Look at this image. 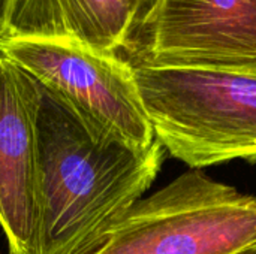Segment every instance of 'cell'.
<instances>
[{"mask_svg":"<svg viewBox=\"0 0 256 254\" xmlns=\"http://www.w3.org/2000/svg\"><path fill=\"white\" fill-rule=\"evenodd\" d=\"M134 37L130 0H12L3 42L57 40L120 55Z\"/></svg>","mask_w":256,"mask_h":254,"instance_id":"52a82bcc","label":"cell"},{"mask_svg":"<svg viewBox=\"0 0 256 254\" xmlns=\"http://www.w3.org/2000/svg\"><path fill=\"white\" fill-rule=\"evenodd\" d=\"M0 55L60 97L93 129L138 148L156 141L132 67L122 55L40 39L6 40Z\"/></svg>","mask_w":256,"mask_h":254,"instance_id":"277c9868","label":"cell"},{"mask_svg":"<svg viewBox=\"0 0 256 254\" xmlns=\"http://www.w3.org/2000/svg\"><path fill=\"white\" fill-rule=\"evenodd\" d=\"M128 63L154 138L172 157L190 169L256 162V70Z\"/></svg>","mask_w":256,"mask_h":254,"instance_id":"7a4b0ae2","label":"cell"},{"mask_svg":"<svg viewBox=\"0 0 256 254\" xmlns=\"http://www.w3.org/2000/svg\"><path fill=\"white\" fill-rule=\"evenodd\" d=\"M130 1H132V12H134V22H135V36H136L138 30L142 27L144 21L150 15L156 0H130Z\"/></svg>","mask_w":256,"mask_h":254,"instance_id":"ba28073f","label":"cell"},{"mask_svg":"<svg viewBox=\"0 0 256 254\" xmlns=\"http://www.w3.org/2000/svg\"><path fill=\"white\" fill-rule=\"evenodd\" d=\"M90 254H256V196L190 169L141 198Z\"/></svg>","mask_w":256,"mask_h":254,"instance_id":"3957f363","label":"cell"},{"mask_svg":"<svg viewBox=\"0 0 256 254\" xmlns=\"http://www.w3.org/2000/svg\"><path fill=\"white\" fill-rule=\"evenodd\" d=\"M39 84L0 57V228L9 254H42Z\"/></svg>","mask_w":256,"mask_h":254,"instance_id":"8992f818","label":"cell"},{"mask_svg":"<svg viewBox=\"0 0 256 254\" xmlns=\"http://www.w3.org/2000/svg\"><path fill=\"white\" fill-rule=\"evenodd\" d=\"M10 3H12V0H0V48H2V43L4 40L6 22H8V15H9Z\"/></svg>","mask_w":256,"mask_h":254,"instance_id":"9c48e42d","label":"cell"},{"mask_svg":"<svg viewBox=\"0 0 256 254\" xmlns=\"http://www.w3.org/2000/svg\"><path fill=\"white\" fill-rule=\"evenodd\" d=\"M128 61L256 70V0H156Z\"/></svg>","mask_w":256,"mask_h":254,"instance_id":"5b68a950","label":"cell"},{"mask_svg":"<svg viewBox=\"0 0 256 254\" xmlns=\"http://www.w3.org/2000/svg\"><path fill=\"white\" fill-rule=\"evenodd\" d=\"M42 254H90L159 174L164 147L138 148L88 126L40 84Z\"/></svg>","mask_w":256,"mask_h":254,"instance_id":"6da1fadb","label":"cell"}]
</instances>
